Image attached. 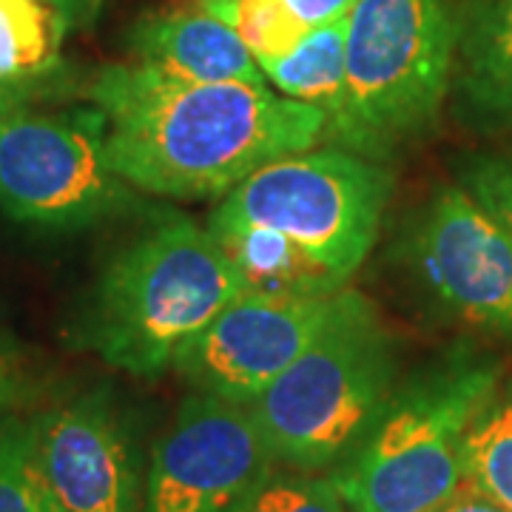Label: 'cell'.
<instances>
[{
  "label": "cell",
  "instance_id": "obj_1",
  "mask_svg": "<svg viewBox=\"0 0 512 512\" xmlns=\"http://www.w3.org/2000/svg\"><path fill=\"white\" fill-rule=\"evenodd\" d=\"M89 97L120 180L174 200L228 194L262 165L328 140L322 111L265 83H194L120 63L94 74Z\"/></svg>",
  "mask_w": 512,
  "mask_h": 512
},
{
  "label": "cell",
  "instance_id": "obj_2",
  "mask_svg": "<svg viewBox=\"0 0 512 512\" xmlns=\"http://www.w3.org/2000/svg\"><path fill=\"white\" fill-rule=\"evenodd\" d=\"M242 293L248 288L237 265L208 225L171 217L111 256L80 336L106 365L157 379Z\"/></svg>",
  "mask_w": 512,
  "mask_h": 512
},
{
  "label": "cell",
  "instance_id": "obj_3",
  "mask_svg": "<svg viewBox=\"0 0 512 512\" xmlns=\"http://www.w3.org/2000/svg\"><path fill=\"white\" fill-rule=\"evenodd\" d=\"M501 362L458 342L399 379L365 441L333 473L350 512H430L461 484V444Z\"/></svg>",
  "mask_w": 512,
  "mask_h": 512
},
{
  "label": "cell",
  "instance_id": "obj_4",
  "mask_svg": "<svg viewBox=\"0 0 512 512\" xmlns=\"http://www.w3.org/2000/svg\"><path fill=\"white\" fill-rule=\"evenodd\" d=\"M399 384V353L365 293L345 288L330 325L254 402L279 464L336 470L365 441Z\"/></svg>",
  "mask_w": 512,
  "mask_h": 512
},
{
  "label": "cell",
  "instance_id": "obj_5",
  "mask_svg": "<svg viewBox=\"0 0 512 512\" xmlns=\"http://www.w3.org/2000/svg\"><path fill=\"white\" fill-rule=\"evenodd\" d=\"M345 23V151L382 163L439 120L456 74L458 9L453 0H356Z\"/></svg>",
  "mask_w": 512,
  "mask_h": 512
},
{
  "label": "cell",
  "instance_id": "obj_6",
  "mask_svg": "<svg viewBox=\"0 0 512 512\" xmlns=\"http://www.w3.org/2000/svg\"><path fill=\"white\" fill-rule=\"evenodd\" d=\"M393 174L345 148L299 151L262 165L211 217L274 228L348 279L373 251Z\"/></svg>",
  "mask_w": 512,
  "mask_h": 512
},
{
  "label": "cell",
  "instance_id": "obj_7",
  "mask_svg": "<svg viewBox=\"0 0 512 512\" xmlns=\"http://www.w3.org/2000/svg\"><path fill=\"white\" fill-rule=\"evenodd\" d=\"M131 202L109 160L106 117L92 109L0 114V208L23 225L72 231Z\"/></svg>",
  "mask_w": 512,
  "mask_h": 512
},
{
  "label": "cell",
  "instance_id": "obj_8",
  "mask_svg": "<svg viewBox=\"0 0 512 512\" xmlns=\"http://www.w3.org/2000/svg\"><path fill=\"white\" fill-rule=\"evenodd\" d=\"M276 464L248 404L197 390L151 450L143 512H248Z\"/></svg>",
  "mask_w": 512,
  "mask_h": 512
},
{
  "label": "cell",
  "instance_id": "obj_9",
  "mask_svg": "<svg viewBox=\"0 0 512 512\" xmlns=\"http://www.w3.org/2000/svg\"><path fill=\"white\" fill-rule=\"evenodd\" d=\"M407 259L444 311L512 339V237L464 185H444L427 200Z\"/></svg>",
  "mask_w": 512,
  "mask_h": 512
},
{
  "label": "cell",
  "instance_id": "obj_10",
  "mask_svg": "<svg viewBox=\"0 0 512 512\" xmlns=\"http://www.w3.org/2000/svg\"><path fill=\"white\" fill-rule=\"evenodd\" d=\"M342 296L242 293L180 348L174 370L200 393L251 404L328 328Z\"/></svg>",
  "mask_w": 512,
  "mask_h": 512
},
{
  "label": "cell",
  "instance_id": "obj_11",
  "mask_svg": "<svg viewBox=\"0 0 512 512\" xmlns=\"http://www.w3.org/2000/svg\"><path fill=\"white\" fill-rule=\"evenodd\" d=\"M40 473L63 512H143L146 484L126 424L106 390L32 421Z\"/></svg>",
  "mask_w": 512,
  "mask_h": 512
},
{
  "label": "cell",
  "instance_id": "obj_12",
  "mask_svg": "<svg viewBox=\"0 0 512 512\" xmlns=\"http://www.w3.org/2000/svg\"><path fill=\"white\" fill-rule=\"evenodd\" d=\"M137 63L194 83H265L256 57L211 12H171L140 20L131 32Z\"/></svg>",
  "mask_w": 512,
  "mask_h": 512
},
{
  "label": "cell",
  "instance_id": "obj_13",
  "mask_svg": "<svg viewBox=\"0 0 512 512\" xmlns=\"http://www.w3.org/2000/svg\"><path fill=\"white\" fill-rule=\"evenodd\" d=\"M453 80L470 126L512 131V0L461 3Z\"/></svg>",
  "mask_w": 512,
  "mask_h": 512
},
{
  "label": "cell",
  "instance_id": "obj_14",
  "mask_svg": "<svg viewBox=\"0 0 512 512\" xmlns=\"http://www.w3.org/2000/svg\"><path fill=\"white\" fill-rule=\"evenodd\" d=\"M208 231L237 265L248 293L262 296H330L348 288V279L333 274L325 262L291 237L254 222L211 217Z\"/></svg>",
  "mask_w": 512,
  "mask_h": 512
},
{
  "label": "cell",
  "instance_id": "obj_15",
  "mask_svg": "<svg viewBox=\"0 0 512 512\" xmlns=\"http://www.w3.org/2000/svg\"><path fill=\"white\" fill-rule=\"evenodd\" d=\"M345 26V20L313 26L293 52L259 63L276 92L308 103L328 117V140L333 148L348 146L350 134Z\"/></svg>",
  "mask_w": 512,
  "mask_h": 512
},
{
  "label": "cell",
  "instance_id": "obj_16",
  "mask_svg": "<svg viewBox=\"0 0 512 512\" xmlns=\"http://www.w3.org/2000/svg\"><path fill=\"white\" fill-rule=\"evenodd\" d=\"M69 23L49 0H0V89L23 106L49 94Z\"/></svg>",
  "mask_w": 512,
  "mask_h": 512
},
{
  "label": "cell",
  "instance_id": "obj_17",
  "mask_svg": "<svg viewBox=\"0 0 512 512\" xmlns=\"http://www.w3.org/2000/svg\"><path fill=\"white\" fill-rule=\"evenodd\" d=\"M461 481L512 512V379L481 404L461 444Z\"/></svg>",
  "mask_w": 512,
  "mask_h": 512
},
{
  "label": "cell",
  "instance_id": "obj_18",
  "mask_svg": "<svg viewBox=\"0 0 512 512\" xmlns=\"http://www.w3.org/2000/svg\"><path fill=\"white\" fill-rule=\"evenodd\" d=\"M202 9L231 26L256 63L285 57L311 32L285 0H202Z\"/></svg>",
  "mask_w": 512,
  "mask_h": 512
},
{
  "label": "cell",
  "instance_id": "obj_19",
  "mask_svg": "<svg viewBox=\"0 0 512 512\" xmlns=\"http://www.w3.org/2000/svg\"><path fill=\"white\" fill-rule=\"evenodd\" d=\"M0 512H63L40 473L32 421L0 424Z\"/></svg>",
  "mask_w": 512,
  "mask_h": 512
},
{
  "label": "cell",
  "instance_id": "obj_20",
  "mask_svg": "<svg viewBox=\"0 0 512 512\" xmlns=\"http://www.w3.org/2000/svg\"><path fill=\"white\" fill-rule=\"evenodd\" d=\"M248 512H350V507L330 476L293 470L274 473Z\"/></svg>",
  "mask_w": 512,
  "mask_h": 512
},
{
  "label": "cell",
  "instance_id": "obj_21",
  "mask_svg": "<svg viewBox=\"0 0 512 512\" xmlns=\"http://www.w3.org/2000/svg\"><path fill=\"white\" fill-rule=\"evenodd\" d=\"M461 185L510 231L512 237V151L473 157L461 168Z\"/></svg>",
  "mask_w": 512,
  "mask_h": 512
},
{
  "label": "cell",
  "instance_id": "obj_22",
  "mask_svg": "<svg viewBox=\"0 0 512 512\" xmlns=\"http://www.w3.org/2000/svg\"><path fill=\"white\" fill-rule=\"evenodd\" d=\"M285 3L308 29L345 20L350 15V9L356 6V0H285Z\"/></svg>",
  "mask_w": 512,
  "mask_h": 512
},
{
  "label": "cell",
  "instance_id": "obj_23",
  "mask_svg": "<svg viewBox=\"0 0 512 512\" xmlns=\"http://www.w3.org/2000/svg\"><path fill=\"white\" fill-rule=\"evenodd\" d=\"M430 512H510L504 510L501 504H495L490 495H484L481 490H476L473 484L461 481L456 487V493L450 498H444L439 507H433Z\"/></svg>",
  "mask_w": 512,
  "mask_h": 512
},
{
  "label": "cell",
  "instance_id": "obj_24",
  "mask_svg": "<svg viewBox=\"0 0 512 512\" xmlns=\"http://www.w3.org/2000/svg\"><path fill=\"white\" fill-rule=\"evenodd\" d=\"M20 387H23V373H20L18 353L0 342V413L18 399Z\"/></svg>",
  "mask_w": 512,
  "mask_h": 512
},
{
  "label": "cell",
  "instance_id": "obj_25",
  "mask_svg": "<svg viewBox=\"0 0 512 512\" xmlns=\"http://www.w3.org/2000/svg\"><path fill=\"white\" fill-rule=\"evenodd\" d=\"M49 3L60 9V15L66 18L69 29L92 23L97 18V12H100V6H103V0H49Z\"/></svg>",
  "mask_w": 512,
  "mask_h": 512
},
{
  "label": "cell",
  "instance_id": "obj_26",
  "mask_svg": "<svg viewBox=\"0 0 512 512\" xmlns=\"http://www.w3.org/2000/svg\"><path fill=\"white\" fill-rule=\"evenodd\" d=\"M15 109H26V106L20 103L15 94H9L6 89H0V114H3V111H15Z\"/></svg>",
  "mask_w": 512,
  "mask_h": 512
}]
</instances>
